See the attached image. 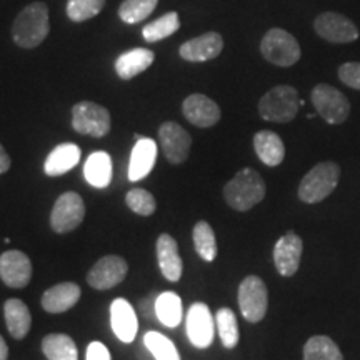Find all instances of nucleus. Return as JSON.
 Returning a JSON list of instances; mask_svg holds the SVG:
<instances>
[{
  "mask_svg": "<svg viewBox=\"0 0 360 360\" xmlns=\"http://www.w3.org/2000/svg\"><path fill=\"white\" fill-rule=\"evenodd\" d=\"M4 315H6L7 330L13 339L20 340L29 334L32 327V315L27 305L19 299H8L4 304Z\"/></svg>",
  "mask_w": 360,
  "mask_h": 360,
  "instance_id": "393cba45",
  "label": "nucleus"
},
{
  "mask_svg": "<svg viewBox=\"0 0 360 360\" xmlns=\"http://www.w3.org/2000/svg\"><path fill=\"white\" fill-rule=\"evenodd\" d=\"M304 360H344V355L330 337L314 335L305 342Z\"/></svg>",
  "mask_w": 360,
  "mask_h": 360,
  "instance_id": "c85d7f7f",
  "label": "nucleus"
},
{
  "mask_svg": "<svg viewBox=\"0 0 360 360\" xmlns=\"http://www.w3.org/2000/svg\"><path fill=\"white\" fill-rule=\"evenodd\" d=\"M42 352L49 360H79L77 345L65 334H49L42 340Z\"/></svg>",
  "mask_w": 360,
  "mask_h": 360,
  "instance_id": "cd10ccee",
  "label": "nucleus"
},
{
  "mask_svg": "<svg viewBox=\"0 0 360 360\" xmlns=\"http://www.w3.org/2000/svg\"><path fill=\"white\" fill-rule=\"evenodd\" d=\"M187 337L197 349H207L212 345L215 334V321L210 309L205 304L195 302L187 312Z\"/></svg>",
  "mask_w": 360,
  "mask_h": 360,
  "instance_id": "ddd939ff",
  "label": "nucleus"
},
{
  "mask_svg": "<svg viewBox=\"0 0 360 360\" xmlns=\"http://www.w3.org/2000/svg\"><path fill=\"white\" fill-rule=\"evenodd\" d=\"M0 278L11 289H24L32 278V262L20 250H7L0 255Z\"/></svg>",
  "mask_w": 360,
  "mask_h": 360,
  "instance_id": "4468645a",
  "label": "nucleus"
},
{
  "mask_svg": "<svg viewBox=\"0 0 360 360\" xmlns=\"http://www.w3.org/2000/svg\"><path fill=\"white\" fill-rule=\"evenodd\" d=\"M315 112L330 125L344 124L350 115V102L339 89L328 84L315 85L310 92Z\"/></svg>",
  "mask_w": 360,
  "mask_h": 360,
  "instance_id": "423d86ee",
  "label": "nucleus"
},
{
  "mask_svg": "<svg viewBox=\"0 0 360 360\" xmlns=\"http://www.w3.org/2000/svg\"><path fill=\"white\" fill-rule=\"evenodd\" d=\"M125 202H127L129 209L132 212L142 215V217H148L155 212L157 202L155 197L146 188H132L125 195Z\"/></svg>",
  "mask_w": 360,
  "mask_h": 360,
  "instance_id": "c9c22d12",
  "label": "nucleus"
},
{
  "mask_svg": "<svg viewBox=\"0 0 360 360\" xmlns=\"http://www.w3.org/2000/svg\"><path fill=\"white\" fill-rule=\"evenodd\" d=\"M340 165L337 162H321L304 175L299 184V199L304 204H319L335 191L340 180Z\"/></svg>",
  "mask_w": 360,
  "mask_h": 360,
  "instance_id": "7ed1b4c3",
  "label": "nucleus"
},
{
  "mask_svg": "<svg viewBox=\"0 0 360 360\" xmlns=\"http://www.w3.org/2000/svg\"><path fill=\"white\" fill-rule=\"evenodd\" d=\"M215 327H217L219 337L222 340L225 349H236L240 339V332H238L237 317L233 310L229 307H222L215 314Z\"/></svg>",
  "mask_w": 360,
  "mask_h": 360,
  "instance_id": "7c9ffc66",
  "label": "nucleus"
},
{
  "mask_svg": "<svg viewBox=\"0 0 360 360\" xmlns=\"http://www.w3.org/2000/svg\"><path fill=\"white\" fill-rule=\"evenodd\" d=\"M143 345L155 360H180L179 350L174 342L160 332H147L143 337Z\"/></svg>",
  "mask_w": 360,
  "mask_h": 360,
  "instance_id": "473e14b6",
  "label": "nucleus"
},
{
  "mask_svg": "<svg viewBox=\"0 0 360 360\" xmlns=\"http://www.w3.org/2000/svg\"><path fill=\"white\" fill-rule=\"evenodd\" d=\"M155 53L148 49H132L115 60V72L122 80H130L154 64Z\"/></svg>",
  "mask_w": 360,
  "mask_h": 360,
  "instance_id": "5701e85b",
  "label": "nucleus"
},
{
  "mask_svg": "<svg viewBox=\"0 0 360 360\" xmlns=\"http://www.w3.org/2000/svg\"><path fill=\"white\" fill-rule=\"evenodd\" d=\"M80 299V287L74 282H62L44 292L42 307L49 314H62L75 307Z\"/></svg>",
  "mask_w": 360,
  "mask_h": 360,
  "instance_id": "412c9836",
  "label": "nucleus"
},
{
  "mask_svg": "<svg viewBox=\"0 0 360 360\" xmlns=\"http://www.w3.org/2000/svg\"><path fill=\"white\" fill-rule=\"evenodd\" d=\"M85 217V204L77 192H65L53 204L51 225L53 232L67 233L75 231Z\"/></svg>",
  "mask_w": 360,
  "mask_h": 360,
  "instance_id": "9d476101",
  "label": "nucleus"
},
{
  "mask_svg": "<svg viewBox=\"0 0 360 360\" xmlns=\"http://www.w3.org/2000/svg\"><path fill=\"white\" fill-rule=\"evenodd\" d=\"M339 79L350 89L360 90V62H345L339 67Z\"/></svg>",
  "mask_w": 360,
  "mask_h": 360,
  "instance_id": "e433bc0d",
  "label": "nucleus"
},
{
  "mask_svg": "<svg viewBox=\"0 0 360 360\" xmlns=\"http://www.w3.org/2000/svg\"><path fill=\"white\" fill-rule=\"evenodd\" d=\"M314 30L330 44H352L360 35L359 27L339 12L319 13L314 20Z\"/></svg>",
  "mask_w": 360,
  "mask_h": 360,
  "instance_id": "1a4fd4ad",
  "label": "nucleus"
},
{
  "mask_svg": "<svg viewBox=\"0 0 360 360\" xmlns=\"http://www.w3.org/2000/svg\"><path fill=\"white\" fill-rule=\"evenodd\" d=\"M157 160V146L152 139L141 137L132 148L129 164V180L137 182V180L146 179L152 172Z\"/></svg>",
  "mask_w": 360,
  "mask_h": 360,
  "instance_id": "aec40b11",
  "label": "nucleus"
},
{
  "mask_svg": "<svg viewBox=\"0 0 360 360\" xmlns=\"http://www.w3.org/2000/svg\"><path fill=\"white\" fill-rule=\"evenodd\" d=\"M224 51V39L217 32H207L180 45L179 53L187 62H207L217 58Z\"/></svg>",
  "mask_w": 360,
  "mask_h": 360,
  "instance_id": "f3484780",
  "label": "nucleus"
},
{
  "mask_svg": "<svg viewBox=\"0 0 360 360\" xmlns=\"http://www.w3.org/2000/svg\"><path fill=\"white\" fill-rule=\"evenodd\" d=\"M103 7H105V0H69L65 11L70 20L85 22L97 17Z\"/></svg>",
  "mask_w": 360,
  "mask_h": 360,
  "instance_id": "f704fd0d",
  "label": "nucleus"
},
{
  "mask_svg": "<svg viewBox=\"0 0 360 360\" xmlns=\"http://www.w3.org/2000/svg\"><path fill=\"white\" fill-rule=\"evenodd\" d=\"M80 160V148L75 143H60L49 154L45 159L44 170L49 177H57V175L67 174L72 170Z\"/></svg>",
  "mask_w": 360,
  "mask_h": 360,
  "instance_id": "b1692460",
  "label": "nucleus"
},
{
  "mask_svg": "<svg viewBox=\"0 0 360 360\" xmlns=\"http://www.w3.org/2000/svg\"><path fill=\"white\" fill-rule=\"evenodd\" d=\"M110 323L114 334L125 344L134 342L137 335V315L132 304L125 299H115L110 305Z\"/></svg>",
  "mask_w": 360,
  "mask_h": 360,
  "instance_id": "6ab92c4d",
  "label": "nucleus"
},
{
  "mask_svg": "<svg viewBox=\"0 0 360 360\" xmlns=\"http://www.w3.org/2000/svg\"><path fill=\"white\" fill-rule=\"evenodd\" d=\"M238 307L244 319L250 323L262 321L269 307L267 285L257 276H249L238 285Z\"/></svg>",
  "mask_w": 360,
  "mask_h": 360,
  "instance_id": "6e6552de",
  "label": "nucleus"
},
{
  "mask_svg": "<svg viewBox=\"0 0 360 360\" xmlns=\"http://www.w3.org/2000/svg\"><path fill=\"white\" fill-rule=\"evenodd\" d=\"M157 260L162 276L169 282H179L184 272V262L179 254V245L169 233H162L157 238Z\"/></svg>",
  "mask_w": 360,
  "mask_h": 360,
  "instance_id": "a211bd4d",
  "label": "nucleus"
},
{
  "mask_svg": "<svg viewBox=\"0 0 360 360\" xmlns=\"http://www.w3.org/2000/svg\"><path fill=\"white\" fill-rule=\"evenodd\" d=\"M87 360H110V352L102 342H92L87 347V355H85Z\"/></svg>",
  "mask_w": 360,
  "mask_h": 360,
  "instance_id": "4c0bfd02",
  "label": "nucleus"
},
{
  "mask_svg": "<svg viewBox=\"0 0 360 360\" xmlns=\"http://www.w3.org/2000/svg\"><path fill=\"white\" fill-rule=\"evenodd\" d=\"M260 52L265 60L277 67L295 65L302 56L300 45L294 35L278 27H274L264 35L260 42Z\"/></svg>",
  "mask_w": 360,
  "mask_h": 360,
  "instance_id": "39448f33",
  "label": "nucleus"
},
{
  "mask_svg": "<svg viewBox=\"0 0 360 360\" xmlns=\"http://www.w3.org/2000/svg\"><path fill=\"white\" fill-rule=\"evenodd\" d=\"M51 22L44 2H32L17 15L12 25V39L22 49H35L49 37Z\"/></svg>",
  "mask_w": 360,
  "mask_h": 360,
  "instance_id": "f257e3e1",
  "label": "nucleus"
},
{
  "mask_svg": "<svg viewBox=\"0 0 360 360\" xmlns=\"http://www.w3.org/2000/svg\"><path fill=\"white\" fill-rule=\"evenodd\" d=\"M72 127L77 134L105 137L112 127L110 112L96 102H79L72 109Z\"/></svg>",
  "mask_w": 360,
  "mask_h": 360,
  "instance_id": "0eeeda50",
  "label": "nucleus"
},
{
  "mask_svg": "<svg viewBox=\"0 0 360 360\" xmlns=\"http://www.w3.org/2000/svg\"><path fill=\"white\" fill-rule=\"evenodd\" d=\"M129 265L120 255H105L89 270L87 282L96 290H109L127 277Z\"/></svg>",
  "mask_w": 360,
  "mask_h": 360,
  "instance_id": "f8f14e48",
  "label": "nucleus"
},
{
  "mask_svg": "<svg viewBox=\"0 0 360 360\" xmlns=\"http://www.w3.org/2000/svg\"><path fill=\"white\" fill-rule=\"evenodd\" d=\"M155 317L162 326L175 328L182 321V300L175 292H162L155 299Z\"/></svg>",
  "mask_w": 360,
  "mask_h": 360,
  "instance_id": "bb28decb",
  "label": "nucleus"
},
{
  "mask_svg": "<svg viewBox=\"0 0 360 360\" xmlns=\"http://www.w3.org/2000/svg\"><path fill=\"white\" fill-rule=\"evenodd\" d=\"M304 242L295 232H287L274 247V264L282 277L295 276L302 260Z\"/></svg>",
  "mask_w": 360,
  "mask_h": 360,
  "instance_id": "2eb2a0df",
  "label": "nucleus"
},
{
  "mask_svg": "<svg viewBox=\"0 0 360 360\" xmlns=\"http://www.w3.org/2000/svg\"><path fill=\"white\" fill-rule=\"evenodd\" d=\"M182 112L188 122L200 129L214 127L220 120V117H222L220 107L212 98L204 96V94H192V96H188L182 103Z\"/></svg>",
  "mask_w": 360,
  "mask_h": 360,
  "instance_id": "dca6fc26",
  "label": "nucleus"
},
{
  "mask_svg": "<svg viewBox=\"0 0 360 360\" xmlns=\"http://www.w3.org/2000/svg\"><path fill=\"white\" fill-rule=\"evenodd\" d=\"M85 180L96 188H105L112 180V159L107 152H94L84 165Z\"/></svg>",
  "mask_w": 360,
  "mask_h": 360,
  "instance_id": "a878e982",
  "label": "nucleus"
},
{
  "mask_svg": "<svg viewBox=\"0 0 360 360\" xmlns=\"http://www.w3.org/2000/svg\"><path fill=\"white\" fill-rule=\"evenodd\" d=\"M192 237L199 257L204 259L205 262H214L217 257V238H215L212 225L205 220H200L193 227Z\"/></svg>",
  "mask_w": 360,
  "mask_h": 360,
  "instance_id": "c756f323",
  "label": "nucleus"
},
{
  "mask_svg": "<svg viewBox=\"0 0 360 360\" xmlns=\"http://www.w3.org/2000/svg\"><path fill=\"white\" fill-rule=\"evenodd\" d=\"M159 0H124L119 7V17L125 24H139L155 11Z\"/></svg>",
  "mask_w": 360,
  "mask_h": 360,
  "instance_id": "72a5a7b5",
  "label": "nucleus"
},
{
  "mask_svg": "<svg viewBox=\"0 0 360 360\" xmlns=\"http://www.w3.org/2000/svg\"><path fill=\"white\" fill-rule=\"evenodd\" d=\"M8 359V347L4 340V337L0 335V360H7Z\"/></svg>",
  "mask_w": 360,
  "mask_h": 360,
  "instance_id": "ea45409f",
  "label": "nucleus"
},
{
  "mask_svg": "<svg viewBox=\"0 0 360 360\" xmlns=\"http://www.w3.org/2000/svg\"><path fill=\"white\" fill-rule=\"evenodd\" d=\"M11 165H12L11 157H8V154L6 152V148H4L2 143H0V174L8 172Z\"/></svg>",
  "mask_w": 360,
  "mask_h": 360,
  "instance_id": "58836bf2",
  "label": "nucleus"
},
{
  "mask_svg": "<svg viewBox=\"0 0 360 360\" xmlns=\"http://www.w3.org/2000/svg\"><path fill=\"white\" fill-rule=\"evenodd\" d=\"M254 148L260 162L269 167H277L285 157V146L278 134L272 130H260L254 135Z\"/></svg>",
  "mask_w": 360,
  "mask_h": 360,
  "instance_id": "4be33fe9",
  "label": "nucleus"
},
{
  "mask_svg": "<svg viewBox=\"0 0 360 360\" xmlns=\"http://www.w3.org/2000/svg\"><path fill=\"white\" fill-rule=\"evenodd\" d=\"M159 142L165 159L170 164H184L191 154L192 137L177 122H164L159 129Z\"/></svg>",
  "mask_w": 360,
  "mask_h": 360,
  "instance_id": "9b49d317",
  "label": "nucleus"
},
{
  "mask_svg": "<svg viewBox=\"0 0 360 360\" xmlns=\"http://www.w3.org/2000/svg\"><path fill=\"white\" fill-rule=\"evenodd\" d=\"M300 98L292 85H277L270 89L259 102V115L267 122L287 124L299 114Z\"/></svg>",
  "mask_w": 360,
  "mask_h": 360,
  "instance_id": "20e7f679",
  "label": "nucleus"
},
{
  "mask_svg": "<svg viewBox=\"0 0 360 360\" xmlns=\"http://www.w3.org/2000/svg\"><path fill=\"white\" fill-rule=\"evenodd\" d=\"M180 29V19L177 12H167L150 24L143 27L142 35L147 42H160V40L170 37Z\"/></svg>",
  "mask_w": 360,
  "mask_h": 360,
  "instance_id": "2f4dec72",
  "label": "nucleus"
},
{
  "mask_svg": "<svg viewBox=\"0 0 360 360\" xmlns=\"http://www.w3.org/2000/svg\"><path fill=\"white\" fill-rule=\"evenodd\" d=\"M267 187L257 170L245 167L225 184L224 197L227 204L238 212H247L265 199Z\"/></svg>",
  "mask_w": 360,
  "mask_h": 360,
  "instance_id": "f03ea898",
  "label": "nucleus"
}]
</instances>
